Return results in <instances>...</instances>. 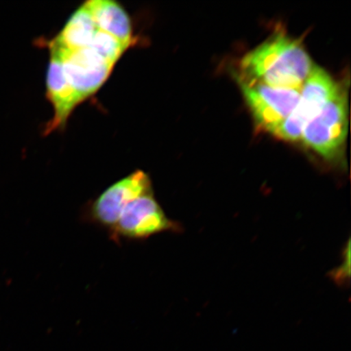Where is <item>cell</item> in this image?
<instances>
[{
  "instance_id": "8992f818",
  "label": "cell",
  "mask_w": 351,
  "mask_h": 351,
  "mask_svg": "<svg viewBox=\"0 0 351 351\" xmlns=\"http://www.w3.org/2000/svg\"><path fill=\"white\" fill-rule=\"evenodd\" d=\"M239 84L256 126L270 134L287 119L300 99L301 89H284L241 80Z\"/></svg>"
},
{
  "instance_id": "6da1fadb",
  "label": "cell",
  "mask_w": 351,
  "mask_h": 351,
  "mask_svg": "<svg viewBox=\"0 0 351 351\" xmlns=\"http://www.w3.org/2000/svg\"><path fill=\"white\" fill-rule=\"evenodd\" d=\"M314 64L304 44L278 32L241 60L239 80L284 89H301Z\"/></svg>"
},
{
  "instance_id": "9c48e42d",
  "label": "cell",
  "mask_w": 351,
  "mask_h": 351,
  "mask_svg": "<svg viewBox=\"0 0 351 351\" xmlns=\"http://www.w3.org/2000/svg\"><path fill=\"white\" fill-rule=\"evenodd\" d=\"M84 4L100 29L127 46L131 45L133 38L130 19L119 4L108 0H91Z\"/></svg>"
},
{
  "instance_id": "277c9868",
  "label": "cell",
  "mask_w": 351,
  "mask_h": 351,
  "mask_svg": "<svg viewBox=\"0 0 351 351\" xmlns=\"http://www.w3.org/2000/svg\"><path fill=\"white\" fill-rule=\"evenodd\" d=\"M50 50L59 57L66 80L81 102L103 86L115 65L90 47L64 49L50 43Z\"/></svg>"
},
{
  "instance_id": "52a82bcc",
  "label": "cell",
  "mask_w": 351,
  "mask_h": 351,
  "mask_svg": "<svg viewBox=\"0 0 351 351\" xmlns=\"http://www.w3.org/2000/svg\"><path fill=\"white\" fill-rule=\"evenodd\" d=\"M153 191L150 177L142 170L122 178L91 202L87 208L90 221L110 231L130 202Z\"/></svg>"
},
{
  "instance_id": "5b68a950",
  "label": "cell",
  "mask_w": 351,
  "mask_h": 351,
  "mask_svg": "<svg viewBox=\"0 0 351 351\" xmlns=\"http://www.w3.org/2000/svg\"><path fill=\"white\" fill-rule=\"evenodd\" d=\"M181 230L178 223L167 217L152 191L130 202L109 232L117 241L143 240L162 232Z\"/></svg>"
},
{
  "instance_id": "7a4b0ae2",
  "label": "cell",
  "mask_w": 351,
  "mask_h": 351,
  "mask_svg": "<svg viewBox=\"0 0 351 351\" xmlns=\"http://www.w3.org/2000/svg\"><path fill=\"white\" fill-rule=\"evenodd\" d=\"M348 93L340 85L335 95L324 105L306 125L300 141L328 163L343 157L348 134Z\"/></svg>"
},
{
  "instance_id": "30bf717a",
  "label": "cell",
  "mask_w": 351,
  "mask_h": 351,
  "mask_svg": "<svg viewBox=\"0 0 351 351\" xmlns=\"http://www.w3.org/2000/svg\"><path fill=\"white\" fill-rule=\"evenodd\" d=\"M331 279L340 285L344 287L349 284L350 278V241H349L344 249L343 260L339 267L333 269L330 274Z\"/></svg>"
},
{
  "instance_id": "ba28073f",
  "label": "cell",
  "mask_w": 351,
  "mask_h": 351,
  "mask_svg": "<svg viewBox=\"0 0 351 351\" xmlns=\"http://www.w3.org/2000/svg\"><path fill=\"white\" fill-rule=\"evenodd\" d=\"M47 95L55 111L53 119L46 129L47 133H50L63 127L74 108L81 103L66 80L59 57L51 52L47 77Z\"/></svg>"
},
{
  "instance_id": "3957f363",
  "label": "cell",
  "mask_w": 351,
  "mask_h": 351,
  "mask_svg": "<svg viewBox=\"0 0 351 351\" xmlns=\"http://www.w3.org/2000/svg\"><path fill=\"white\" fill-rule=\"evenodd\" d=\"M340 87L326 70L314 65L300 90V99L295 109L271 134L283 141H300L305 126L317 115Z\"/></svg>"
}]
</instances>
